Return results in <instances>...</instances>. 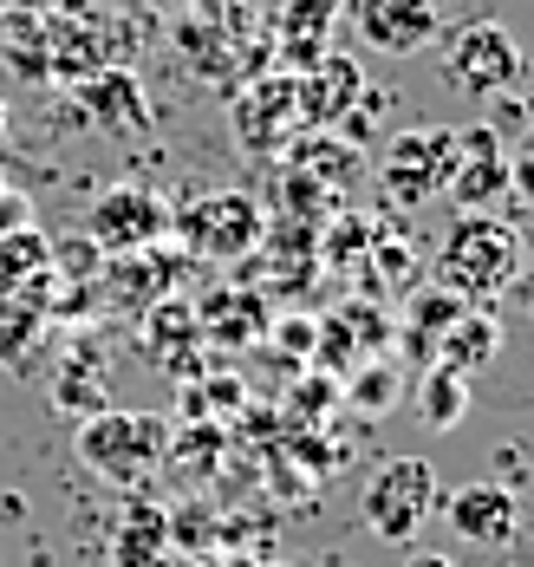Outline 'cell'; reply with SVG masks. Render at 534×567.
<instances>
[{
    "label": "cell",
    "mask_w": 534,
    "mask_h": 567,
    "mask_svg": "<svg viewBox=\"0 0 534 567\" xmlns=\"http://www.w3.org/2000/svg\"><path fill=\"white\" fill-rule=\"evenodd\" d=\"M78 463L118 489H137L164 456H170V424L150 417V411H92L72 437Z\"/></svg>",
    "instance_id": "1"
},
{
    "label": "cell",
    "mask_w": 534,
    "mask_h": 567,
    "mask_svg": "<svg viewBox=\"0 0 534 567\" xmlns=\"http://www.w3.org/2000/svg\"><path fill=\"white\" fill-rule=\"evenodd\" d=\"M515 261H522L515 235L489 209H463V223L450 228L443 248H437V287H450L457 300H495L515 281Z\"/></svg>",
    "instance_id": "2"
},
{
    "label": "cell",
    "mask_w": 534,
    "mask_h": 567,
    "mask_svg": "<svg viewBox=\"0 0 534 567\" xmlns=\"http://www.w3.org/2000/svg\"><path fill=\"white\" fill-rule=\"evenodd\" d=\"M437 509V470L423 456H385L365 483V528L391 548L417 542V528Z\"/></svg>",
    "instance_id": "3"
},
{
    "label": "cell",
    "mask_w": 534,
    "mask_h": 567,
    "mask_svg": "<svg viewBox=\"0 0 534 567\" xmlns=\"http://www.w3.org/2000/svg\"><path fill=\"white\" fill-rule=\"evenodd\" d=\"M261 235H268V228H261V203L241 196V189H216V196H202V203L182 209V241H189L196 255H209V261H241V255H254Z\"/></svg>",
    "instance_id": "4"
},
{
    "label": "cell",
    "mask_w": 534,
    "mask_h": 567,
    "mask_svg": "<svg viewBox=\"0 0 534 567\" xmlns=\"http://www.w3.org/2000/svg\"><path fill=\"white\" fill-rule=\"evenodd\" d=\"M157 235H170V209H164L157 189L118 183V189H105V196L85 209V241L105 248V255H137V248H150Z\"/></svg>",
    "instance_id": "5"
},
{
    "label": "cell",
    "mask_w": 534,
    "mask_h": 567,
    "mask_svg": "<svg viewBox=\"0 0 534 567\" xmlns=\"http://www.w3.org/2000/svg\"><path fill=\"white\" fill-rule=\"evenodd\" d=\"M457 171V131L443 124H417V131H398V144L385 151V189L398 203H423L437 196Z\"/></svg>",
    "instance_id": "6"
},
{
    "label": "cell",
    "mask_w": 534,
    "mask_h": 567,
    "mask_svg": "<svg viewBox=\"0 0 534 567\" xmlns=\"http://www.w3.org/2000/svg\"><path fill=\"white\" fill-rule=\"evenodd\" d=\"M443 72H450L457 92H470V99H495V92H509V85L522 79V53H515V40H509L502 27L470 20V27L450 40Z\"/></svg>",
    "instance_id": "7"
},
{
    "label": "cell",
    "mask_w": 534,
    "mask_h": 567,
    "mask_svg": "<svg viewBox=\"0 0 534 567\" xmlns=\"http://www.w3.org/2000/svg\"><path fill=\"white\" fill-rule=\"evenodd\" d=\"M346 7L371 53L411 59L417 47L437 40V0H346Z\"/></svg>",
    "instance_id": "8"
},
{
    "label": "cell",
    "mask_w": 534,
    "mask_h": 567,
    "mask_svg": "<svg viewBox=\"0 0 534 567\" xmlns=\"http://www.w3.org/2000/svg\"><path fill=\"white\" fill-rule=\"evenodd\" d=\"M443 189L457 196V209H495L509 196V151L489 124L457 131V171H450Z\"/></svg>",
    "instance_id": "9"
},
{
    "label": "cell",
    "mask_w": 534,
    "mask_h": 567,
    "mask_svg": "<svg viewBox=\"0 0 534 567\" xmlns=\"http://www.w3.org/2000/svg\"><path fill=\"white\" fill-rule=\"evenodd\" d=\"M443 515L470 548H509L515 528H522V503H515L509 483H463V489H450Z\"/></svg>",
    "instance_id": "10"
},
{
    "label": "cell",
    "mask_w": 534,
    "mask_h": 567,
    "mask_svg": "<svg viewBox=\"0 0 534 567\" xmlns=\"http://www.w3.org/2000/svg\"><path fill=\"white\" fill-rule=\"evenodd\" d=\"M495 352H502V327H495L489 313H470V307H463V313H457V320L430 340V365H450V372L475 379Z\"/></svg>",
    "instance_id": "11"
},
{
    "label": "cell",
    "mask_w": 534,
    "mask_h": 567,
    "mask_svg": "<svg viewBox=\"0 0 534 567\" xmlns=\"http://www.w3.org/2000/svg\"><path fill=\"white\" fill-rule=\"evenodd\" d=\"M294 92H300V112L313 124H339L358 105V65L339 53H320L306 65V85H294Z\"/></svg>",
    "instance_id": "12"
},
{
    "label": "cell",
    "mask_w": 534,
    "mask_h": 567,
    "mask_svg": "<svg viewBox=\"0 0 534 567\" xmlns=\"http://www.w3.org/2000/svg\"><path fill=\"white\" fill-rule=\"evenodd\" d=\"M164 542H170V515L157 509V503H130V509H124V522H118L112 567H157Z\"/></svg>",
    "instance_id": "13"
},
{
    "label": "cell",
    "mask_w": 534,
    "mask_h": 567,
    "mask_svg": "<svg viewBox=\"0 0 534 567\" xmlns=\"http://www.w3.org/2000/svg\"><path fill=\"white\" fill-rule=\"evenodd\" d=\"M417 417H423L430 431H457V424L470 417V379L450 372V365H430L423 385H417Z\"/></svg>",
    "instance_id": "14"
},
{
    "label": "cell",
    "mask_w": 534,
    "mask_h": 567,
    "mask_svg": "<svg viewBox=\"0 0 534 567\" xmlns=\"http://www.w3.org/2000/svg\"><path fill=\"white\" fill-rule=\"evenodd\" d=\"M333 13H339L333 0H287V27H281V33H287V53L300 59V72L326 53V27H333Z\"/></svg>",
    "instance_id": "15"
},
{
    "label": "cell",
    "mask_w": 534,
    "mask_h": 567,
    "mask_svg": "<svg viewBox=\"0 0 534 567\" xmlns=\"http://www.w3.org/2000/svg\"><path fill=\"white\" fill-rule=\"evenodd\" d=\"M463 307H470V300H457L450 287H423V293H417V300H411V327L423 333V352H430V340H437Z\"/></svg>",
    "instance_id": "16"
},
{
    "label": "cell",
    "mask_w": 534,
    "mask_h": 567,
    "mask_svg": "<svg viewBox=\"0 0 534 567\" xmlns=\"http://www.w3.org/2000/svg\"><path fill=\"white\" fill-rule=\"evenodd\" d=\"M391 398H398V379H391V365H365V372L353 379V404H358V411H385Z\"/></svg>",
    "instance_id": "17"
},
{
    "label": "cell",
    "mask_w": 534,
    "mask_h": 567,
    "mask_svg": "<svg viewBox=\"0 0 534 567\" xmlns=\"http://www.w3.org/2000/svg\"><path fill=\"white\" fill-rule=\"evenodd\" d=\"M509 196H522V203L534 209V151L509 157Z\"/></svg>",
    "instance_id": "18"
},
{
    "label": "cell",
    "mask_w": 534,
    "mask_h": 567,
    "mask_svg": "<svg viewBox=\"0 0 534 567\" xmlns=\"http://www.w3.org/2000/svg\"><path fill=\"white\" fill-rule=\"evenodd\" d=\"M300 404H313V411H326V404H333V379H320V372H313V379L300 385Z\"/></svg>",
    "instance_id": "19"
},
{
    "label": "cell",
    "mask_w": 534,
    "mask_h": 567,
    "mask_svg": "<svg viewBox=\"0 0 534 567\" xmlns=\"http://www.w3.org/2000/svg\"><path fill=\"white\" fill-rule=\"evenodd\" d=\"M405 567H457V561H450V555H411Z\"/></svg>",
    "instance_id": "20"
},
{
    "label": "cell",
    "mask_w": 534,
    "mask_h": 567,
    "mask_svg": "<svg viewBox=\"0 0 534 567\" xmlns=\"http://www.w3.org/2000/svg\"><path fill=\"white\" fill-rule=\"evenodd\" d=\"M0 137H7V112H0Z\"/></svg>",
    "instance_id": "21"
},
{
    "label": "cell",
    "mask_w": 534,
    "mask_h": 567,
    "mask_svg": "<svg viewBox=\"0 0 534 567\" xmlns=\"http://www.w3.org/2000/svg\"><path fill=\"white\" fill-rule=\"evenodd\" d=\"M333 7H346V0H333Z\"/></svg>",
    "instance_id": "22"
},
{
    "label": "cell",
    "mask_w": 534,
    "mask_h": 567,
    "mask_svg": "<svg viewBox=\"0 0 534 567\" xmlns=\"http://www.w3.org/2000/svg\"><path fill=\"white\" fill-rule=\"evenodd\" d=\"M202 567H209V561H202Z\"/></svg>",
    "instance_id": "23"
}]
</instances>
